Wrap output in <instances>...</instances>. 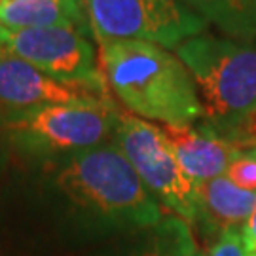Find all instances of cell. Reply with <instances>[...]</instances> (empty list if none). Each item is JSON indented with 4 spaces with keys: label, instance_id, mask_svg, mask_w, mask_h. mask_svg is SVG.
<instances>
[{
    "label": "cell",
    "instance_id": "6da1fadb",
    "mask_svg": "<svg viewBox=\"0 0 256 256\" xmlns=\"http://www.w3.org/2000/svg\"><path fill=\"white\" fill-rule=\"evenodd\" d=\"M46 165L54 192L86 230L142 232L164 220L160 202L114 142Z\"/></svg>",
    "mask_w": 256,
    "mask_h": 256
},
{
    "label": "cell",
    "instance_id": "7a4b0ae2",
    "mask_svg": "<svg viewBox=\"0 0 256 256\" xmlns=\"http://www.w3.org/2000/svg\"><path fill=\"white\" fill-rule=\"evenodd\" d=\"M104 82L128 112L164 126H192L203 118V104L192 74L176 54L150 42H102Z\"/></svg>",
    "mask_w": 256,
    "mask_h": 256
},
{
    "label": "cell",
    "instance_id": "3957f363",
    "mask_svg": "<svg viewBox=\"0 0 256 256\" xmlns=\"http://www.w3.org/2000/svg\"><path fill=\"white\" fill-rule=\"evenodd\" d=\"M192 74L205 122L230 137L256 118V46L202 32L174 48Z\"/></svg>",
    "mask_w": 256,
    "mask_h": 256
},
{
    "label": "cell",
    "instance_id": "277c9868",
    "mask_svg": "<svg viewBox=\"0 0 256 256\" xmlns=\"http://www.w3.org/2000/svg\"><path fill=\"white\" fill-rule=\"evenodd\" d=\"M118 112L106 95L72 104L10 112L0 126V137L25 158L54 164L112 142Z\"/></svg>",
    "mask_w": 256,
    "mask_h": 256
},
{
    "label": "cell",
    "instance_id": "5b68a950",
    "mask_svg": "<svg viewBox=\"0 0 256 256\" xmlns=\"http://www.w3.org/2000/svg\"><path fill=\"white\" fill-rule=\"evenodd\" d=\"M112 142L158 202L184 222H198V184L178 165L162 128L120 110Z\"/></svg>",
    "mask_w": 256,
    "mask_h": 256
},
{
    "label": "cell",
    "instance_id": "8992f818",
    "mask_svg": "<svg viewBox=\"0 0 256 256\" xmlns=\"http://www.w3.org/2000/svg\"><path fill=\"white\" fill-rule=\"evenodd\" d=\"M88 16L99 44L137 40L176 48L209 25L182 0H88Z\"/></svg>",
    "mask_w": 256,
    "mask_h": 256
},
{
    "label": "cell",
    "instance_id": "52a82bcc",
    "mask_svg": "<svg viewBox=\"0 0 256 256\" xmlns=\"http://www.w3.org/2000/svg\"><path fill=\"white\" fill-rule=\"evenodd\" d=\"M6 52L66 86L104 93V76L88 36L70 27L10 30Z\"/></svg>",
    "mask_w": 256,
    "mask_h": 256
},
{
    "label": "cell",
    "instance_id": "ba28073f",
    "mask_svg": "<svg viewBox=\"0 0 256 256\" xmlns=\"http://www.w3.org/2000/svg\"><path fill=\"white\" fill-rule=\"evenodd\" d=\"M97 97H104V93L57 82L25 59L6 50L0 52V104L10 112L72 104Z\"/></svg>",
    "mask_w": 256,
    "mask_h": 256
},
{
    "label": "cell",
    "instance_id": "9c48e42d",
    "mask_svg": "<svg viewBox=\"0 0 256 256\" xmlns=\"http://www.w3.org/2000/svg\"><path fill=\"white\" fill-rule=\"evenodd\" d=\"M162 131L178 165L196 184L226 174L230 164L241 152V148L222 137L207 122L180 128L164 126Z\"/></svg>",
    "mask_w": 256,
    "mask_h": 256
},
{
    "label": "cell",
    "instance_id": "30bf717a",
    "mask_svg": "<svg viewBox=\"0 0 256 256\" xmlns=\"http://www.w3.org/2000/svg\"><path fill=\"white\" fill-rule=\"evenodd\" d=\"M256 207V194L234 184L226 174L198 184V222L210 234L243 230Z\"/></svg>",
    "mask_w": 256,
    "mask_h": 256
},
{
    "label": "cell",
    "instance_id": "8fae6325",
    "mask_svg": "<svg viewBox=\"0 0 256 256\" xmlns=\"http://www.w3.org/2000/svg\"><path fill=\"white\" fill-rule=\"evenodd\" d=\"M0 21L8 28L70 27L92 32L88 0H8L0 6Z\"/></svg>",
    "mask_w": 256,
    "mask_h": 256
},
{
    "label": "cell",
    "instance_id": "7c38bea8",
    "mask_svg": "<svg viewBox=\"0 0 256 256\" xmlns=\"http://www.w3.org/2000/svg\"><path fill=\"white\" fill-rule=\"evenodd\" d=\"M194 250L196 241L188 222L178 216H167L152 228L142 230L135 241L97 256H190Z\"/></svg>",
    "mask_w": 256,
    "mask_h": 256
},
{
    "label": "cell",
    "instance_id": "4fadbf2b",
    "mask_svg": "<svg viewBox=\"0 0 256 256\" xmlns=\"http://www.w3.org/2000/svg\"><path fill=\"white\" fill-rule=\"evenodd\" d=\"M207 23L236 40L256 38V0H182Z\"/></svg>",
    "mask_w": 256,
    "mask_h": 256
},
{
    "label": "cell",
    "instance_id": "5bb4252c",
    "mask_svg": "<svg viewBox=\"0 0 256 256\" xmlns=\"http://www.w3.org/2000/svg\"><path fill=\"white\" fill-rule=\"evenodd\" d=\"M226 176L239 188L256 194V146L241 150L238 158L230 164Z\"/></svg>",
    "mask_w": 256,
    "mask_h": 256
},
{
    "label": "cell",
    "instance_id": "9a60e30c",
    "mask_svg": "<svg viewBox=\"0 0 256 256\" xmlns=\"http://www.w3.org/2000/svg\"><path fill=\"white\" fill-rule=\"evenodd\" d=\"M207 256H252L248 250L243 232L241 230H228L220 234L214 245L210 247Z\"/></svg>",
    "mask_w": 256,
    "mask_h": 256
},
{
    "label": "cell",
    "instance_id": "2e32d148",
    "mask_svg": "<svg viewBox=\"0 0 256 256\" xmlns=\"http://www.w3.org/2000/svg\"><path fill=\"white\" fill-rule=\"evenodd\" d=\"M230 140L239 146L241 150H245V148H252L256 146V118H252L250 122H247L243 128H239Z\"/></svg>",
    "mask_w": 256,
    "mask_h": 256
},
{
    "label": "cell",
    "instance_id": "e0dca14e",
    "mask_svg": "<svg viewBox=\"0 0 256 256\" xmlns=\"http://www.w3.org/2000/svg\"><path fill=\"white\" fill-rule=\"evenodd\" d=\"M243 238H245V243H247L250 254L256 256V207L250 214V218L247 220V224L243 226Z\"/></svg>",
    "mask_w": 256,
    "mask_h": 256
},
{
    "label": "cell",
    "instance_id": "ac0fdd59",
    "mask_svg": "<svg viewBox=\"0 0 256 256\" xmlns=\"http://www.w3.org/2000/svg\"><path fill=\"white\" fill-rule=\"evenodd\" d=\"M8 34H10V28L0 21V52H2V50H6V40H8Z\"/></svg>",
    "mask_w": 256,
    "mask_h": 256
},
{
    "label": "cell",
    "instance_id": "d6986e66",
    "mask_svg": "<svg viewBox=\"0 0 256 256\" xmlns=\"http://www.w3.org/2000/svg\"><path fill=\"white\" fill-rule=\"evenodd\" d=\"M190 256H205V254H203L202 250H198V248H196V250H194V252Z\"/></svg>",
    "mask_w": 256,
    "mask_h": 256
},
{
    "label": "cell",
    "instance_id": "ffe728a7",
    "mask_svg": "<svg viewBox=\"0 0 256 256\" xmlns=\"http://www.w3.org/2000/svg\"><path fill=\"white\" fill-rule=\"evenodd\" d=\"M4 2H8V0H0V6H2V4H4Z\"/></svg>",
    "mask_w": 256,
    "mask_h": 256
}]
</instances>
